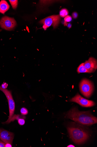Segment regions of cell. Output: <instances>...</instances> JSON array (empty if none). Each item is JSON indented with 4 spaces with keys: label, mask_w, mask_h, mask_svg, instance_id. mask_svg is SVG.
<instances>
[{
    "label": "cell",
    "mask_w": 97,
    "mask_h": 147,
    "mask_svg": "<svg viewBox=\"0 0 97 147\" xmlns=\"http://www.w3.org/2000/svg\"><path fill=\"white\" fill-rule=\"evenodd\" d=\"M67 128L70 138L77 144H84L90 136L91 132L89 128L77 123H70Z\"/></svg>",
    "instance_id": "obj_1"
},
{
    "label": "cell",
    "mask_w": 97,
    "mask_h": 147,
    "mask_svg": "<svg viewBox=\"0 0 97 147\" xmlns=\"http://www.w3.org/2000/svg\"><path fill=\"white\" fill-rule=\"evenodd\" d=\"M66 117L77 123L85 126H90L97 123V118L90 111H80L77 107H74L69 111Z\"/></svg>",
    "instance_id": "obj_2"
},
{
    "label": "cell",
    "mask_w": 97,
    "mask_h": 147,
    "mask_svg": "<svg viewBox=\"0 0 97 147\" xmlns=\"http://www.w3.org/2000/svg\"><path fill=\"white\" fill-rule=\"evenodd\" d=\"M79 88L81 94L86 98H89L92 94L94 87L91 81L85 78L82 79L80 82Z\"/></svg>",
    "instance_id": "obj_3"
},
{
    "label": "cell",
    "mask_w": 97,
    "mask_h": 147,
    "mask_svg": "<svg viewBox=\"0 0 97 147\" xmlns=\"http://www.w3.org/2000/svg\"><path fill=\"white\" fill-rule=\"evenodd\" d=\"M60 19L59 15H53L41 20L39 22L43 24V28L46 30L51 26H53L54 29L57 28L59 23Z\"/></svg>",
    "instance_id": "obj_4"
},
{
    "label": "cell",
    "mask_w": 97,
    "mask_h": 147,
    "mask_svg": "<svg viewBox=\"0 0 97 147\" xmlns=\"http://www.w3.org/2000/svg\"><path fill=\"white\" fill-rule=\"evenodd\" d=\"M0 90L5 95L8 100L9 106V115L7 120L9 121L14 115L15 108V104L14 100L11 91L7 89H4L0 86Z\"/></svg>",
    "instance_id": "obj_5"
},
{
    "label": "cell",
    "mask_w": 97,
    "mask_h": 147,
    "mask_svg": "<svg viewBox=\"0 0 97 147\" xmlns=\"http://www.w3.org/2000/svg\"><path fill=\"white\" fill-rule=\"evenodd\" d=\"M16 25V22L14 18L7 16L3 17L0 20V26L1 27L7 30H13Z\"/></svg>",
    "instance_id": "obj_6"
},
{
    "label": "cell",
    "mask_w": 97,
    "mask_h": 147,
    "mask_svg": "<svg viewBox=\"0 0 97 147\" xmlns=\"http://www.w3.org/2000/svg\"><path fill=\"white\" fill-rule=\"evenodd\" d=\"M70 101L76 102L84 107H91L95 105L94 101L82 97L78 93H77L75 97L71 98Z\"/></svg>",
    "instance_id": "obj_7"
},
{
    "label": "cell",
    "mask_w": 97,
    "mask_h": 147,
    "mask_svg": "<svg viewBox=\"0 0 97 147\" xmlns=\"http://www.w3.org/2000/svg\"><path fill=\"white\" fill-rule=\"evenodd\" d=\"M14 138V134L3 129H0V139L5 144H12Z\"/></svg>",
    "instance_id": "obj_8"
},
{
    "label": "cell",
    "mask_w": 97,
    "mask_h": 147,
    "mask_svg": "<svg viewBox=\"0 0 97 147\" xmlns=\"http://www.w3.org/2000/svg\"><path fill=\"white\" fill-rule=\"evenodd\" d=\"M84 63L85 68L90 73L94 72L97 69V60L93 57L90 58L88 60Z\"/></svg>",
    "instance_id": "obj_9"
},
{
    "label": "cell",
    "mask_w": 97,
    "mask_h": 147,
    "mask_svg": "<svg viewBox=\"0 0 97 147\" xmlns=\"http://www.w3.org/2000/svg\"><path fill=\"white\" fill-rule=\"evenodd\" d=\"M10 6L8 3L5 0L0 2V13L3 14L7 11L10 8Z\"/></svg>",
    "instance_id": "obj_10"
},
{
    "label": "cell",
    "mask_w": 97,
    "mask_h": 147,
    "mask_svg": "<svg viewBox=\"0 0 97 147\" xmlns=\"http://www.w3.org/2000/svg\"><path fill=\"white\" fill-rule=\"evenodd\" d=\"M77 71L79 74L81 73H90L89 71L85 68L84 63H81L77 69Z\"/></svg>",
    "instance_id": "obj_11"
},
{
    "label": "cell",
    "mask_w": 97,
    "mask_h": 147,
    "mask_svg": "<svg viewBox=\"0 0 97 147\" xmlns=\"http://www.w3.org/2000/svg\"><path fill=\"white\" fill-rule=\"evenodd\" d=\"M68 10L65 9H61L60 11V16L62 18H64L67 16L68 14Z\"/></svg>",
    "instance_id": "obj_12"
},
{
    "label": "cell",
    "mask_w": 97,
    "mask_h": 147,
    "mask_svg": "<svg viewBox=\"0 0 97 147\" xmlns=\"http://www.w3.org/2000/svg\"><path fill=\"white\" fill-rule=\"evenodd\" d=\"M9 1L10 2L12 8L13 9H15L17 8L18 3V0H14V1L10 0Z\"/></svg>",
    "instance_id": "obj_13"
},
{
    "label": "cell",
    "mask_w": 97,
    "mask_h": 147,
    "mask_svg": "<svg viewBox=\"0 0 97 147\" xmlns=\"http://www.w3.org/2000/svg\"><path fill=\"white\" fill-rule=\"evenodd\" d=\"M20 112L22 115H25L28 113V111L26 108H22L20 110Z\"/></svg>",
    "instance_id": "obj_14"
},
{
    "label": "cell",
    "mask_w": 97,
    "mask_h": 147,
    "mask_svg": "<svg viewBox=\"0 0 97 147\" xmlns=\"http://www.w3.org/2000/svg\"><path fill=\"white\" fill-rule=\"evenodd\" d=\"M18 122L19 125H23L25 123V120L22 118H20L18 120Z\"/></svg>",
    "instance_id": "obj_15"
},
{
    "label": "cell",
    "mask_w": 97,
    "mask_h": 147,
    "mask_svg": "<svg viewBox=\"0 0 97 147\" xmlns=\"http://www.w3.org/2000/svg\"><path fill=\"white\" fill-rule=\"evenodd\" d=\"M65 22H69L71 21L72 20V17L70 16H67L64 19Z\"/></svg>",
    "instance_id": "obj_16"
},
{
    "label": "cell",
    "mask_w": 97,
    "mask_h": 147,
    "mask_svg": "<svg viewBox=\"0 0 97 147\" xmlns=\"http://www.w3.org/2000/svg\"><path fill=\"white\" fill-rule=\"evenodd\" d=\"M5 144L0 139V147H5Z\"/></svg>",
    "instance_id": "obj_17"
},
{
    "label": "cell",
    "mask_w": 97,
    "mask_h": 147,
    "mask_svg": "<svg viewBox=\"0 0 97 147\" xmlns=\"http://www.w3.org/2000/svg\"><path fill=\"white\" fill-rule=\"evenodd\" d=\"M72 16L73 18H74L76 19L77 18L78 16V14L76 12H74L72 14Z\"/></svg>",
    "instance_id": "obj_18"
},
{
    "label": "cell",
    "mask_w": 97,
    "mask_h": 147,
    "mask_svg": "<svg viewBox=\"0 0 97 147\" xmlns=\"http://www.w3.org/2000/svg\"><path fill=\"white\" fill-rule=\"evenodd\" d=\"M8 85L7 83H4L3 84L1 87L4 89H7L8 87Z\"/></svg>",
    "instance_id": "obj_19"
},
{
    "label": "cell",
    "mask_w": 97,
    "mask_h": 147,
    "mask_svg": "<svg viewBox=\"0 0 97 147\" xmlns=\"http://www.w3.org/2000/svg\"><path fill=\"white\" fill-rule=\"evenodd\" d=\"M12 147V144L10 143L6 144L5 146V147Z\"/></svg>",
    "instance_id": "obj_20"
},
{
    "label": "cell",
    "mask_w": 97,
    "mask_h": 147,
    "mask_svg": "<svg viewBox=\"0 0 97 147\" xmlns=\"http://www.w3.org/2000/svg\"><path fill=\"white\" fill-rule=\"evenodd\" d=\"M68 27L69 28H71V24H69L67 25Z\"/></svg>",
    "instance_id": "obj_21"
},
{
    "label": "cell",
    "mask_w": 97,
    "mask_h": 147,
    "mask_svg": "<svg viewBox=\"0 0 97 147\" xmlns=\"http://www.w3.org/2000/svg\"><path fill=\"white\" fill-rule=\"evenodd\" d=\"M67 147H75L74 146L72 145H70L68 146Z\"/></svg>",
    "instance_id": "obj_22"
}]
</instances>
